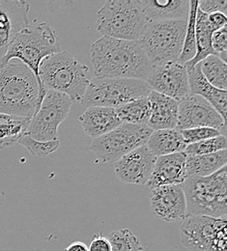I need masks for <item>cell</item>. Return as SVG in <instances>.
I'll list each match as a JSON object with an SVG mask.
<instances>
[{
	"mask_svg": "<svg viewBox=\"0 0 227 251\" xmlns=\"http://www.w3.org/2000/svg\"><path fill=\"white\" fill-rule=\"evenodd\" d=\"M96 78H130L146 81L153 65L138 41L101 36L90 48Z\"/></svg>",
	"mask_w": 227,
	"mask_h": 251,
	"instance_id": "obj_1",
	"label": "cell"
},
{
	"mask_svg": "<svg viewBox=\"0 0 227 251\" xmlns=\"http://www.w3.org/2000/svg\"><path fill=\"white\" fill-rule=\"evenodd\" d=\"M40 88L31 70L9 62L0 71V113L32 119L40 108Z\"/></svg>",
	"mask_w": 227,
	"mask_h": 251,
	"instance_id": "obj_2",
	"label": "cell"
},
{
	"mask_svg": "<svg viewBox=\"0 0 227 251\" xmlns=\"http://www.w3.org/2000/svg\"><path fill=\"white\" fill-rule=\"evenodd\" d=\"M62 51L57 35L47 23L29 25L21 32L10 44L6 54L0 58V66L11 62L13 59L28 67L37 78L40 88V99L43 100L48 89L39 79V67L48 56Z\"/></svg>",
	"mask_w": 227,
	"mask_h": 251,
	"instance_id": "obj_3",
	"label": "cell"
},
{
	"mask_svg": "<svg viewBox=\"0 0 227 251\" xmlns=\"http://www.w3.org/2000/svg\"><path fill=\"white\" fill-rule=\"evenodd\" d=\"M88 67L68 51L53 53L39 67V79L48 90L69 97L73 102H80L90 83Z\"/></svg>",
	"mask_w": 227,
	"mask_h": 251,
	"instance_id": "obj_4",
	"label": "cell"
},
{
	"mask_svg": "<svg viewBox=\"0 0 227 251\" xmlns=\"http://www.w3.org/2000/svg\"><path fill=\"white\" fill-rule=\"evenodd\" d=\"M187 216L227 218V167L207 177H188L181 185Z\"/></svg>",
	"mask_w": 227,
	"mask_h": 251,
	"instance_id": "obj_5",
	"label": "cell"
},
{
	"mask_svg": "<svg viewBox=\"0 0 227 251\" xmlns=\"http://www.w3.org/2000/svg\"><path fill=\"white\" fill-rule=\"evenodd\" d=\"M98 31L102 36L138 41L147 21L139 0H108L97 14Z\"/></svg>",
	"mask_w": 227,
	"mask_h": 251,
	"instance_id": "obj_6",
	"label": "cell"
},
{
	"mask_svg": "<svg viewBox=\"0 0 227 251\" xmlns=\"http://www.w3.org/2000/svg\"><path fill=\"white\" fill-rule=\"evenodd\" d=\"M187 21L147 24L138 42L153 67L178 61L184 44Z\"/></svg>",
	"mask_w": 227,
	"mask_h": 251,
	"instance_id": "obj_7",
	"label": "cell"
},
{
	"mask_svg": "<svg viewBox=\"0 0 227 251\" xmlns=\"http://www.w3.org/2000/svg\"><path fill=\"white\" fill-rule=\"evenodd\" d=\"M152 92L148 84L139 79L96 78L90 80L80 103L84 106L117 108Z\"/></svg>",
	"mask_w": 227,
	"mask_h": 251,
	"instance_id": "obj_8",
	"label": "cell"
},
{
	"mask_svg": "<svg viewBox=\"0 0 227 251\" xmlns=\"http://www.w3.org/2000/svg\"><path fill=\"white\" fill-rule=\"evenodd\" d=\"M227 218L187 216L180 227V242L190 251H227Z\"/></svg>",
	"mask_w": 227,
	"mask_h": 251,
	"instance_id": "obj_9",
	"label": "cell"
},
{
	"mask_svg": "<svg viewBox=\"0 0 227 251\" xmlns=\"http://www.w3.org/2000/svg\"><path fill=\"white\" fill-rule=\"evenodd\" d=\"M153 131L147 125L122 123L112 131L93 139L89 150L102 162H116L128 153L146 145Z\"/></svg>",
	"mask_w": 227,
	"mask_h": 251,
	"instance_id": "obj_10",
	"label": "cell"
},
{
	"mask_svg": "<svg viewBox=\"0 0 227 251\" xmlns=\"http://www.w3.org/2000/svg\"><path fill=\"white\" fill-rule=\"evenodd\" d=\"M72 104L68 96L48 90L26 134L38 141L58 140V127L68 117Z\"/></svg>",
	"mask_w": 227,
	"mask_h": 251,
	"instance_id": "obj_11",
	"label": "cell"
},
{
	"mask_svg": "<svg viewBox=\"0 0 227 251\" xmlns=\"http://www.w3.org/2000/svg\"><path fill=\"white\" fill-rule=\"evenodd\" d=\"M226 123L220 113L203 98L190 94L178 103V121L176 129L194 127H212L226 136Z\"/></svg>",
	"mask_w": 227,
	"mask_h": 251,
	"instance_id": "obj_12",
	"label": "cell"
},
{
	"mask_svg": "<svg viewBox=\"0 0 227 251\" xmlns=\"http://www.w3.org/2000/svg\"><path fill=\"white\" fill-rule=\"evenodd\" d=\"M145 82L152 91L169 97L177 101L191 94L187 69L177 61L153 67Z\"/></svg>",
	"mask_w": 227,
	"mask_h": 251,
	"instance_id": "obj_13",
	"label": "cell"
},
{
	"mask_svg": "<svg viewBox=\"0 0 227 251\" xmlns=\"http://www.w3.org/2000/svg\"><path fill=\"white\" fill-rule=\"evenodd\" d=\"M30 4L24 0H0V58L14 39L29 25Z\"/></svg>",
	"mask_w": 227,
	"mask_h": 251,
	"instance_id": "obj_14",
	"label": "cell"
},
{
	"mask_svg": "<svg viewBox=\"0 0 227 251\" xmlns=\"http://www.w3.org/2000/svg\"><path fill=\"white\" fill-rule=\"evenodd\" d=\"M157 157L146 145L141 146L115 162L114 171L120 181L131 185H146Z\"/></svg>",
	"mask_w": 227,
	"mask_h": 251,
	"instance_id": "obj_15",
	"label": "cell"
},
{
	"mask_svg": "<svg viewBox=\"0 0 227 251\" xmlns=\"http://www.w3.org/2000/svg\"><path fill=\"white\" fill-rule=\"evenodd\" d=\"M151 209L158 220L165 222L183 220L187 217V203L181 185L152 188Z\"/></svg>",
	"mask_w": 227,
	"mask_h": 251,
	"instance_id": "obj_16",
	"label": "cell"
},
{
	"mask_svg": "<svg viewBox=\"0 0 227 251\" xmlns=\"http://www.w3.org/2000/svg\"><path fill=\"white\" fill-rule=\"evenodd\" d=\"M186 159L187 155L184 152L157 157L147 187L152 189L182 185L187 179Z\"/></svg>",
	"mask_w": 227,
	"mask_h": 251,
	"instance_id": "obj_17",
	"label": "cell"
},
{
	"mask_svg": "<svg viewBox=\"0 0 227 251\" xmlns=\"http://www.w3.org/2000/svg\"><path fill=\"white\" fill-rule=\"evenodd\" d=\"M147 23L187 21L190 14L189 0H139Z\"/></svg>",
	"mask_w": 227,
	"mask_h": 251,
	"instance_id": "obj_18",
	"label": "cell"
},
{
	"mask_svg": "<svg viewBox=\"0 0 227 251\" xmlns=\"http://www.w3.org/2000/svg\"><path fill=\"white\" fill-rule=\"evenodd\" d=\"M78 121L83 131L93 139L112 131L122 124L114 108L101 106L87 107Z\"/></svg>",
	"mask_w": 227,
	"mask_h": 251,
	"instance_id": "obj_19",
	"label": "cell"
},
{
	"mask_svg": "<svg viewBox=\"0 0 227 251\" xmlns=\"http://www.w3.org/2000/svg\"><path fill=\"white\" fill-rule=\"evenodd\" d=\"M148 100L151 113L147 126L152 130L176 128L179 101L155 91L150 93Z\"/></svg>",
	"mask_w": 227,
	"mask_h": 251,
	"instance_id": "obj_20",
	"label": "cell"
},
{
	"mask_svg": "<svg viewBox=\"0 0 227 251\" xmlns=\"http://www.w3.org/2000/svg\"><path fill=\"white\" fill-rule=\"evenodd\" d=\"M189 77L191 94L206 100L227 121V91L220 90L211 85L200 71L199 63L193 68H186Z\"/></svg>",
	"mask_w": 227,
	"mask_h": 251,
	"instance_id": "obj_21",
	"label": "cell"
},
{
	"mask_svg": "<svg viewBox=\"0 0 227 251\" xmlns=\"http://www.w3.org/2000/svg\"><path fill=\"white\" fill-rule=\"evenodd\" d=\"M146 146L156 157L182 153L185 151L187 144L185 143L181 132L176 129H160L154 130Z\"/></svg>",
	"mask_w": 227,
	"mask_h": 251,
	"instance_id": "obj_22",
	"label": "cell"
},
{
	"mask_svg": "<svg viewBox=\"0 0 227 251\" xmlns=\"http://www.w3.org/2000/svg\"><path fill=\"white\" fill-rule=\"evenodd\" d=\"M227 151L223 150L213 154L187 156L186 176L207 177L227 166Z\"/></svg>",
	"mask_w": 227,
	"mask_h": 251,
	"instance_id": "obj_23",
	"label": "cell"
},
{
	"mask_svg": "<svg viewBox=\"0 0 227 251\" xmlns=\"http://www.w3.org/2000/svg\"><path fill=\"white\" fill-rule=\"evenodd\" d=\"M207 14L197 9L196 24H195V42H196V53L195 57L186 63V68H193L196 64L201 62L210 55H216L212 49V35L213 28L208 23Z\"/></svg>",
	"mask_w": 227,
	"mask_h": 251,
	"instance_id": "obj_24",
	"label": "cell"
},
{
	"mask_svg": "<svg viewBox=\"0 0 227 251\" xmlns=\"http://www.w3.org/2000/svg\"><path fill=\"white\" fill-rule=\"evenodd\" d=\"M31 119L20 118L0 113V149L19 143L26 134Z\"/></svg>",
	"mask_w": 227,
	"mask_h": 251,
	"instance_id": "obj_25",
	"label": "cell"
},
{
	"mask_svg": "<svg viewBox=\"0 0 227 251\" xmlns=\"http://www.w3.org/2000/svg\"><path fill=\"white\" fill-rule=\"evenodd\" d=\"M121 123L130 125H147L150 118V102L148 97L139 98L115 108Z\"/></svg>",
	"mask_w": 227,
	"mask_h": 251,
	"instance_id": "obj_26",
	"label": "cell"
},
{
	"mask_svg": "<svg viewBox=\"0 0 227 251\" xmlns=\"http://www.w3.org/2000/svg\"><path fill=\"white\" fill-rule=\"evenodd\" d=\"M200 71L206 80L214 87L227 91V66L216 55H210L199 63Z\"/></svg>",
	"mask_w": 227,
	"mask_h": 251,
	"instance_id": "obj_27",
	"label": "cell"
},
{
	"mask_svg": "<svg viewBox=\"0 0 227 251\" xmlns=\"http://www.w3.org/2000/svg\"><path fill=\"white\" fill-rule=\"evenodd\" d=\"M198 9V1H190V14L187 21V29L185 34L184 44L182 51L177 62L185 65L191 61L195 57L196 53V42H195V24H196V14Z\"/></svg>",
	"mask_w": 227,
	"mask_h": 251,
	"instance_id": "obj_28",
	"label": "cell"
},
{
	"mask_svg": "<svg viewBox=\"0 0 227 251\" xmlns=\"http://www.w3.org/2000/svg\"><path fill=\"white\" fill-rule=\"evenodd\" d=\"M106 239L110 243L111 251H143L141 243L129 229L115 230Z\"/></svg>",
	"mask_w": 227,
	"mask_h": 251,
	"instance_id": "obj_29",
	"label": "cell"
},
{
	"mask_svg": "<svg viewBox=\"0 0 227 251\" xmlns=\"http://www.w3.org/2000/svg\"><path fill=\"white\" fill-rule=\"evenodd\" d=\"M227 136L220 135L214 138L189 144L187 145L184 153L187 156H200L227 150Z\"/></svg>",
	"mask_w": 227,
	"mask_h": 251,
	"instance_id": "obj_30",
	"label": "cell"
},
{
	"mask_svg": "<svg viewBox=\"0 0 227 251\" xmlns=\"http://www.w3.org/2000/svg\"><path fill=\"white\" fill-rule=\"evenodd\" d=\"M19 144L23 145L35 157H46L55 152L59 148L60 141L59 139L52 141H38L33 139L29 135L25 134L20 139Z\"/></svg>",
	"mask_w": 227,
	"mask_h": 251,
	"instance_id": "obj_31",
	"label": "cell"
},
{
	"mask_svg": "<svg viewBox=\"0 0 227 251\" xmlns=\"http://www.w3.org/2000/svg\"><path fill=\"white\" fill-rule=\"evenodd\" d=\"M179 131L181 132V135L187 145L223 135L220 130L212 127H194Z\"/></svg>",
	"mask_w": 227,
	"mask_h": 251,
	"instance_id": "obj_32",
	"label": "cell"
},
{
	"mask_svg": "<svg viewBox=\"0 0 227 251\" xmlns=\"http://www.w3.org/2000/svg\"><path fill=\"white\" fill-rule=\"evenodd\" d=\"M212 49L216 56L227 62V27L214 32L212 35Z\"/></svg>",
	"mask_w": 227,
	"mask_h": 251,
	"instance_id": "obj_33",
	"label": "cell"
},
{
	"mask_svg": "<svg viewBox=\"0 0 227 251\" xmlns=\"http://www.w3.org/2000/svg\"><path fill=\"white\" fill-rule=\"evenodd\" d=\"M198 9L209 15L213 13L227 14V0H203L198 1Z\"/></svg>",
	"mask_w": 227,
	"mask_h": 251,
	"instance_id": "obj_34",
	"label": "cell"
},
{
	"mask_svg": "<svg viewBox=\"0 0 227 251\" xmlns=\"http://www.w3.org/2000/svg\"><path fill=\"white\" fill-rule=\"evenodd\" d=\"M89 251H111V246L106 237L101 234L95 235L88 248Z\"/></svg>",
	"mask_w": 227,
	"mask_h": 251,
	"instance_id": "obj_35",
	"label": "cell"
},
{
	"mask_svg": "<svg viewBox=\"0 0 227 251\" xmlns=\"http://www.w3.org/2000/svg\"><path fill=\"white\" fill-rule=\"evenodd\" d=\"M207 20L211 27L214 31H217L219 29H222L224 27H227V15L223 13H213L209 14L207 16Z\"/></svg>",
	"mask_w": 227,
	"mask_h": 251,
	"instance_id": "obj_36",
	"label": "cell"
},
{
	"mask_svg": "<svg viewBox=\"0 0 227 251\" xmlns=\"http://www.w3.org/2000/svg\"><path fill=\"white\" fill-rule=\"evenodd\" d=\"M63 251H89L88 247L79 241H76L72 243L70 246H68Z\"/></svg>",
	"mask_w": 227,
	"mask_h": 251,
	"instance_id": "obj_37",
	"label": "cell"
},
{
	"mask_svg": "<svg viewBox=\"0 0 227 251\" xmlns=\"http://www.w3.org/2000/svg\"><path fill=\"white\" fill-rule=\"evenodd\" d=\"M1 69H2V67H1V66H0V71H1Z\"/></svg>",
	"mask_w": 227,
	"mask_h": 251,
	"instance_id": "obj_38",
	"label": "cell"
}]
</instances>
